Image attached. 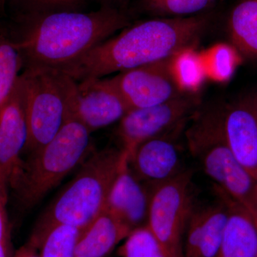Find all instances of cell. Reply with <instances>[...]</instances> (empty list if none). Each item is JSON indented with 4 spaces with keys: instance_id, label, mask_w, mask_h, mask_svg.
<instances>
[{
    "instance_id": "5",
    "label": "cell",
    "mask_w": 257,
    "mask_h": 257,
    "mask_svg": "<svg viewBox=\"0 0 257 257\" xmlns=\"http://www.w3.org/2000/svg\"><path fill=\"white\" fill-rule=\"evenodd\" d=\"M90 135L80 121L67 113L63 126L55 138L24 162L14 187L24 208L36 206L82 165L90 152Z\"/></svg>"
},
{
    "instance_id": "26",
    "label": "cell",
    "mask_w": 257,
    "mask_h": 257,
    "mask_svg": "<svg viewBox=\"0 0 257 257\" xmlns=\"http://www.w3.org/2000/svg\"><path fill=\"white\" fill-rule=\"evenodd\" d=\"M8 188L0 182V257H13L8 213Z\"/></svg>"
},
{
    "instance_id": "10",
    "label": "cell",
    "mask_w": 257,
    "mask_h": 257,
    "mask_svg": "<svg viewBox=\"0 0 257 257\" xmlns=\"http://www.w3.org/2000/svg\"><path fill=\"white\" fill-rule=\"evenodd\" d=\"M172 57L124 71L111 78L130 109L157 105L183 93L172 72Z\"/></svg>"
},
{
    "instance_id": "28",
    "label": "cell",
    "mask_w": 257,
    "mask_h": 257,
    "mask_svg": "<svg viewBox=\"0 0 257 257\" xmlns=\"http://www.w3.org/2000/svg\"><path fill=\"white\" fill-rule=\"evenodd\" d=\"M252 216L253 219V222H254L255 226H256L257 229V195L256 199V202H255L254 209L252 213Z\"/></svg>"
},
{
    "instance_id": "29",
    "label": "cell",
    "mask_w": 257,
    "mask_h": 257,
    "mask_svg": "<svg viewBox=\"0 0 257 257\" xmlns=\"http://www.w3.org/2000/svg\"><path fill=\"white\" fill-rule=\"evenodd\" d=\"M74 257H84V256H77V255H75V256H74Z\"/></svg>"
},
{
    "instance_id": "18",
    "label": "cell",
    "mask_w": 257,
    "mask_h": 257,
    "mask_svg": "<svg viewBox=\"0 0 257 257\" xmlns=\"http://www.w3.org/2000/svg\"><path fill=\"white\" fill-rule=\"evenodd\" d=\"M228 29L239 53L257 59V0H239L230 13Z\"/></svg>"
},
{
    "instance_id": "7",
    "label": "cell",
    "mask_w": 257,
    "mask_h": 257,
    "mask_svg": "<svg viewBox=\"0 0 257 257\" xmlns=\"http://www.w3.org/2000/svg\"><path fill=\"white\" fill-rule=\"evenodd\" d=\"M192 178L191 171L186 170L150 188L147 226L169 257H183L184 231L194 209Z\"/></svg>"
},
{
    "instance_id": "12",
    "label": "cell",
    "mask_w": 257,
    "mask_h": 257,
    "mask_svg": "<svg viewBox=\"0 0 257 257\" xmlns=\"http://www.w3.org/2000/svg\"><path fill=\"white\" fill-rule=\"evenodd\" d=\"M28 141L25 94L19 78L14 92L0 111V182L14 188L25 161L22 153Z\"/></svg>"
},
{
    "instance_id": "19",
    "label": "cell",
    "mask_w": 257,
    "mask_h": 257,
    "mask_svg": "<svg viewBox=\"0 0 257 257\" xmlns=\"http://www.w3.org/2000/svg\"><path fill=\"white\" fill-rule=\"evenodd\" d=\"M172 69L179 89L192 94L199 90L207 77L203 56L194 47L183 50L172 59Z\"/></svg>"
},
{
    "instance_id": "8",
    "label": "cell",
    "mask_w": 257,
    "mask_h": 257,
    "mask_svg": "<svg viewBox=\"0 0 257 257\" xmlns=\"http://www.w3.org/2000/svg\"><path fill=\"white\" fill-rule=\"evenodd\" d=\"M199 100L182 93L150 107L130 109L120 120L118 135L128 158L144 142L186 124L196 114Z\"/></svg>"
},
{
    "instance_id": "21",
    "label": "cell",
    "mask_w": 257,
    "mask_h": 257,
    "mask_svg": "<svg viewBox=\"0 0 257 257\" xmlns=\"http://www.w3.org/2000/svg\"><path fill=\"white\" fill-rule=\"evenodd\" d=\"M82 232V230L70 225L54 226L40 243V257H74Z\"/></svg>"
},
{
    "instance_id": "25",
    "label": "cell",
    "mask_w": 257,
    "mask_h": 257,
    "mask_svg": "<svg viewBox=\"0 0 257 257\" xmlns=\"http://www.w3.org/2000/svg\"><path fill=\"white\" fill-rule=\"evenodd\" d=\"M7 1V0H6ZM18 15L56 11H78L87 0H10Z\"/></svg>"
},
{
    "instance_id": "23",
    "label": "cell",
    "mask_w": 257,
    "mask_h": 257,
    "mask_svg": "<svg viewBox=\"0 0 257 257\" xmlns=\"http://www.w3.org/2000/svg\"><path fill=\"white\" fill-rule=\"evenodd\" d=\"M121 257H169L147 225L133 229L119 248Z\"/></svg>"
},
{
    "instance_id": "15",
    "label": "cell",
    "mask_w": 257,
    "mask_h": 257,
    "mask_svg": "<svg viewBox=\"0 0 257 257\" xmlns=\"http://www.w3.org/2000/svg\"><path fill=\"white\" fill-rule=\"evenodd\" d=\"M150 197V189L133 175L127 159L111 186L104 209L133 230L147 225Z\"/></svg>"
},
{
    "instance_id": "24",
    "label": "cell",
    "mask_w": 257,
    "mask_h": 257,
    "mask_svg": "<svg viewBox=\"0 0 257 257\" xmlns=\"http://www.w3.org/2000/svg\"><path fill=\"white\" fill-rule=\"evenodd\" d=\"M214 0H142V6L149 13L171 18H185L199 15Z\"/></svg>"
},
{
    "instance_id": "9",
    "label": "cell",
    "mask_w": 257,
    "mask_h": 257,
    "mask_svg": "<svg viewBox=\"0 0 257 257\" xmlns=\"http://www.w3.org/2000/svg\"><path fill=\"white\" fill-rule=\"evenodd\" d=\"M130 110L111 79L73 81L67 100V114L90 132L122 119Z\"/></svg>"
},
{
    "instance_id": "17",
    "label": "cell",
    "mask_w": 257,
    "mask_h": 257,
    "mask_svg": "<svg viewBox=\"0 0 257 257\" xmlns=\"http://www.w3.org/2000/svg\"><path fill=\"white\" fill-rule=\"evenodd\" d=\"M133 231L122 221L104 209L82 234L75 255L84 257H107Z\"/></svg>"
},
{
    "instance_id": "6",
    "label": "cell",
    "mask_w": 257,
    "mask_h": 257,
    "mask_svg": "<svg viewBox=\"0 0 257 257\" xmlns=\"http://www.w3.org/2000/svg\"><path fill=\"white\" fill-rule=\"evenodd\" d=\"M20 79L28 126L25 150L32 154L50 143L63 126L74 79L60 69L46 67H25Z\"/></svg>"
},
{
    "instance_id": "22",
    "label": "cell",
    "mask_w": 257,
    "mask_h": 257,
    "mask_svg": "<svg viewBox=\"0 0 257 257\" xmlns=\"http://www.w3.org/2000/svg\"><path fill=\"white\" fill-rule=\"evenodd\" d=\"M241 55L233 45L220 44L203 56L207 77L217 82H227L241 62Z\"/></svg>"
},
{
    "instance_id": "14",
    "label": "cell",
    "mask_w": 257,
    "mask_h": 257,
    "mask_svg": "<svg viewBox=\"0 0 257 257\" xmlns=\"http://www.w3.org/2000/svg\"><path fill=\"white\" fill-rule=\"evenodd\" d=\"M216 194L219 202L193 211L184 231L183 257H217L228 207L220 193Z\"/></svg>"
},
{
    "instance_id": "4",
    "label": "cell",
    "mask_w": 257,
    "mask_h": 257,
    "mask_svg": "<svg viewBox=\"0 0 257 257\" xmlns=\"http://www.w3.org/2000/svg\"><path fill=\"white\" fill-rule=\"evenodd\" d=\"M187 149L206 175L219 189L252 214L257 195V180L236 160L228 145L220 109L192 116L184 130Z\"/></svg>"
},
{
    "instance_id": "20",
    "label": "cell",
    "mask_w": 257,
    "mask_h": 257,
    "mask_svg": "<svg viewBox=\"0 0 257 257\" xmlns=\"http://www.w3.org/2000/svg\"><path fill=\"white\" fill-rule=\"evenodd\" d=\"M23 59L14 42L0 32V111L14 92Z\"/></svg>"
},
{
    "instance_id": "16",
    "label": "cell",
    "mask_w": 257,
    "mask_h": 257,
    "mask_svg": "<svg viewBox=\"0 0 257 257\" xmlns=\"http://www.w3.org/2000/svg\"><path fill=\"white\" fill-rule=\"evenodd\" d=\"M228 207L227 220L217 257H257V229L252 214L229 196L216 189Z\"/></svg>"
},
{
    "instance_id": "27",
    "label": "cell",
    "mask_w": 257,
    "mask_h": 257,
    "mask_svg": "<svg viewBox=\"0 0 257 257\" xmlns=\"http://www.w3.org/2000/svg\"><path fill=\"white\" fill-rule=\"evenodd\" d=\"M13 257H40V250L28 241L19 248Z\"/></svg>"
},
{
    "instance_id": "3",
    "label": "cell",
    "mask_w": 257,
    "mask_h": 257,
    "mask_svg": "<svg viewBox=\"0 0 257 257\" xmlns=\"http://www.w3.org/2000/svg\"><path fill=\"white\" fill-rule=\"evenodd\" d=\"M127 159L121 149L114 147L87 157L40 216L29 241L39 248L45 235L57 225L85 229L104 211L111 186Z\"/></svg>"
},
{
    "instance_id": "1",
    "label": "cell",
    "mask_w": 257,
    "mask_h": 257,
    "mask_svg": "<svg viewBox=\"0 0 257 257\" xmlns=\"http://www.w3.org/2000/svg\"><path fill=\"white\" fill-rule=\"evenodd\" d=\"M209 23V15H197L153 19L130 25L58 69L79 82L166 60L194 47Z\"/></svg>"
},
{
    "instance_id": "30",
    "label": "cell",
    "mask_w": 257,
    "mask_h": 257,
    "mask_svg": "<svg viewBox=\"0 0 257 257\" xmlns=\"http://www.w3.org/2000/svg\"><path fill=\"white\" fill-rule=\"evenodd\" d=\"M106 1H111V0H106Z\"/></svg>"
},
{
    "instance_id": "2",
    "label": "cell",
    "mask_w": 257,
    "mask_h": 257,
    "mask_svg": "<svg viewBox=\"0 0 257 257\" xmlns=\"http://www.w3.org/2000/svg\"><path fill=\"white\" fill-rule=\"evenodd\" d=\"M19 40L13 41L23 67L60 69L131 25L130 15L110 5L90 13L56 11L18 15Z\"/></svg>"
},
{
    "instance_id": "13",
    "label": "cell",
    "mask_w": 257,
    "mask_h": 257,
    "mask_svg": "<svg viewBox=\"0 0 257 257\" xmlns=\"http://www.w3.org/2000/svg\"><path fill=\"white\" fill-rule=\"evenodd\" d=\"M228 145L248 173L257 180V90L246 93L220 109Z\"/></svg>"
},
{
    "instance_id": "11",
    "label": "cell",
    "mask_w": 257,
    "mask_h": 257,
    "mask_svg": "<svg viewBox=\"0 0 257 257\" xmlns=\"http://www.w3.org/2000/svg\"><path fill=\"white\" fill-rule=\"evenodd\" d=\"M186 124L144 142L128 157V167L133 175L149 189L187 170L183 167L178 141Z\"/></svg>"
}]
</instances>
